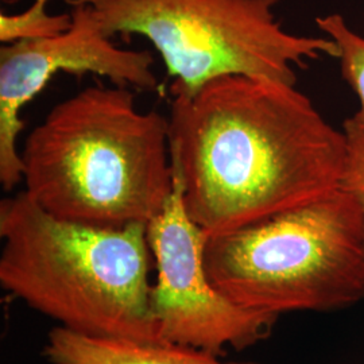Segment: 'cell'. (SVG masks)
<instances>
[{"label":"cell","mask_w":364,"mask_h":364,"mask_svg":"<svg viewBox=\"0 0 364 364\" xmlns=\"http://www.w3.org/2000/svg\"><path fill=\"white\" fill-rule=\"evenodd\" d=\"M90 6L108 38L142 36L174 78L170 93L192 96L227 75L297 84L296 66L338 58L328 37L285 31L274 9L282 0H65Z\"/></svg>","instance_id":"5"},{"label":"cell","mask_w":364,"mask_h":364,"mask_svg":"<svg viewBox=\"0 0 364 364\" xmlns=\"http://www.w3.org/2000/svg\"><path fill=\"white\" fill-rule=\"evenodd\" d=\"M174 185L166 205L147 224L156 267L150 305L158 340L221 356L270 338L279 316L255 312L225 297L205 269V234L186 212L181 174L171 162Z\"/></svg>","instance_id":"6"},{"label":"cell","mask_w":364,"mask_h":364,"mask_svg":"<svg viewBox=\"0 0 364 364\" xmlns=\"http://www.w3.org/2000/svg\"><path fill=\"white\" fill-rule=\"evenodd\" d=\"M26 192L53 216L96 227L149 224L174 171L169 119L136 108L123 85H91L53 107L27 136Z\"/></svg>","instance_id":"2"},{"label":"cell","mask_w":364,"mask_h":364,"mask_svg":"<svg viewBox=\"0 0 364 364\" xmlns=\"http://www.w3.org/2000/svg\"><path fill=\"white\" fill-rule=\"evenodd\" d=\"M170 158L189 218L230 232L340 188L347 139L296 85L227 75L173 95Z\"/></svg>","instance_id":"1"},{"label":"cell","mask_w":364,"mask_h":364,"mask_svg":"<svg viewBox=\"0 0 364 364\" xmlns=\"http://www.w3.org/2000/svg\"><path fill=\"white\" fill-rule=\"evenodd\" d=\"M49 0H36L25 13L0 15V41L13 43L21 39L50 38L72 26V14L46 13Z\"/></svg>","instance_id":"10"},{"label":"cell","mask_w":364,"mask_h":364,"mask_svg":"<svg viewBox=\"0 0 364 364\" xmlns=\"http://www.w3.org/2000/svg\"><path fill=\"white\" fill-rule=\"evenodd\" d=\"M43 356L50 364H258L224 362L221 356L161 340L95 338L55 326Z\"/></svg>","instance_id":"8"},{"label":"cell","mask_w":364,"mask_h":364,"mask_svg":"<svg viewBox=\"0 0 364 364\" xmlns=\"http://www.w3.org/2000/svg\"><path fill=\"white\" fill-rule=\"evenodd\" d=\"M316 23L338 46L336 60L340 63L341 76L359 99V109L351 117L364 129V37L353 31L340 14L318 16Z\"/></svg>","instance_id":"9"},{"label":"cell","mask_w":364,"mask_h":364,"mask_svg":"<svg viewBox=\"0 0 364 364\" xmlns=\"http://www.w3.org/2000/svg\"><path fill=\"white\" fill-rule=\"evenodd\" d=\"M0 284L72 332L158 340L147 224L120 228L64 220L26 191L0 201Z\"/></svg>","instance_id":"3"},{"label":"cell","mask_w":364,"mask_h":364,"mask_svg":"<svg viewBox=\"0 0 364 364\" xmlns=\"http://www.w3.org/2000/svg\"><path fill=\"white\" fill-rule=\"evenodd\" d=\"M343 131L347 139V153L340 188L358 201L363 216L364 230V129L350 117L344 122Z\"/></svg>","instance_id":"11"},{"label":"cell","mask_w":364,"mask_h":364,"mask_svg":"<svg viewBox=\"0 0 364 364\" xmlns=\"http://www.w3.org/2000/svg\"><path fill=\"white\" fill-rule=\"evenodd\" d=\"M72 26L50 38L21 39L0 49V182L13 191L23 180L16 139L25 127L21 112L57 73H93L117 85L158 90L149 50L120 49L99 26L90 6L72 10Z\"/></svg>","instance_id":"7"},{"label":"cell","mask_w":364,"mask_h":364,"mask_svg":"<svg viewBox=\"0 0 364 364\" xmlns=\"http://www.w3.org/2000/svg\"><path fill=\"white\" fill-rule=\"evenodd\" d=\"M212 284L255 312L329 313L364 301L363 216L343 188L224 234L208 236Z\"/></svg>","instance_id":"4"}]
</instances>
